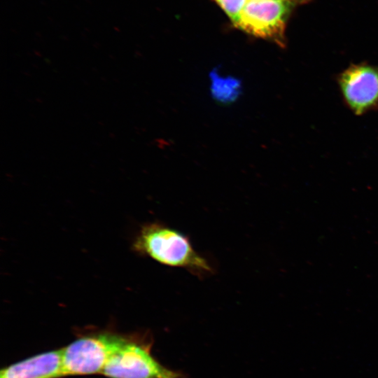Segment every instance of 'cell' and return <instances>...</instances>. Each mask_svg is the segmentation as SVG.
<instances>
[{"label":"cell","mask_w":378,"mask_h":378,"mask_svg":"<svg viewBox=\"0 0 378 378\" xmlns=\"http://www.w3.org/2000/svg\"><path fill=\"white\" fill-rule=\"evenodd\" d=\"M132 248L163 265L184 269L200 277L214 272L209 260L195 249L186 234L160 222L143 225Z\"/></svg>","instance_id":"6da1fadb"},{"label":"cell","mask_w":378,"mask_h":378,"mask_svg":"<svg viewBox=\"0 0 378 378\" xmlns=\"http://www.w3.org/2000/svg\"><path fill=\"white\" fill-rule=\"evenodd\" d=\"M131 338L103 332L76 339L62 349L63 376L102 373L110 358Z\"/></svg>","instance_id":"7a4b0ae2"},{"label":"cell","mask_w":378,"mask_h":378,"mask_svg":"<svg viewBox=\"0 0 378 378\" xmlns=\"http://www.w3.org/2000/svg\"><path fill=\"white\" fill-rule=\"evenodd\" d=\"M310 0H248L234 25L255 37L286 46V28L293 10Z\"/></svg>","instance_id":"3957f363"},{"label":"cell","mask_w":378,"mask_h":378,"mask_svg":"<svg viewBox=\"0 0 378 378\" xmlns=\"http://www.w3.org/2000/svg\"><path fill=\"white\" fill-rule=\"evenodd\" d=\"M151 344L132 337L108 360L102 374L109 378H185L157 361Z\"/></svg>","instance_id":"277c9868"},{"label":"cell","mask_w":378,"mask_h":378,"mask_svg":"<svg viewBox=\"0 0 378 378\" xmlns=\"http://www.w3.org/2000/svg\"><path fill=\"white\" fill-rule=\"evenodd\" d=\"M337 82L344 103L355 115L378 110V66L351 64L337 75Z\"/></svg>","instance_id":"5b68a950"},{"label":"cell","mask_w":378,"mask_h":378,"mask_svg":"<svg viewBox=\"0 0 378 378\" xmlns=\"http://www.w3.org/2000/svg\"><path fill=\"white\" fill-rule=\"evenodd\" d=\"M63 376L62 349L43 352L15 363L0 372V378H59Z\"/></svg>","instance_id":"8992f818"},{"label":"cell","mask_w":378,"mask_h":378,"mask_svg":"<svg viewBox=\"0 0 378 378\" xmlns=\"http://www.w3.org/2000/svg\"><path fill=\"white\" fill-rule=\"evenodd\" d=\"M225 11L233 24L237 22L241 11L248 0H214Z\"/></svg>","instance_id":"52a82bcc"},{"label":"cell","mask_w":378,"mask_h":378,"mask_svg":"<svg viewBox=\"0 0 378 378\" xmlns=\"http://www.w3.org/2000/svg\"><path fill=\"white\" fill-rule=\"evenodd\" d=\"M253 1H260V0H253Z\"/></svg>","instance_id":"ba28073f"}]
</instances>
